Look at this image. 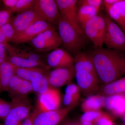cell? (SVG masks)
I'll return each mask as SVG.
<instances>
[{
	"label": "cell",
	"instance_id": "obj_1",
	"mask_svg": "<svg viewBox=\"0 0 125 125\" xmlns=\"http://www.w3.org/2000/svg\"><path fill=\"white\" fill-rule=\"evenodd\" d=\"M124 52L102 47L90 52L100 82L107 84L125 76Z\"/></svg>",
	"mask_w": 125,
	"mask_h": 125
},
{
	"label": "cell",
	"instance_id": "obj_2",
	"mask_svg": "<svg viewBox=\"0 0 125 125\" xmlns=\"http://www.w3.org/2000/svg\"><path fill=\"white\" fill-rule=\"evenodd\" d=\"M57 25L64 49L71 55H75L81 52L87 44L85 36L80 33L61 16Z\"/></svg>",
	"mask_w": 125,
	"mask_h": 125
},
{
	"label": "cell",
	"instance_id": "obj_3",
	"mask_svg": "<svg viewBox=\"0 0 125 125\" xmlns=\"http://www.w3.org/2000/svg\"><path fill=\"white\" fill-rule=\"evenodd\" d=\"M82 29L85 37L92 42L94 48L102 47L106 31L104 16L98 14L87 21Z\"/></svg>",
	"mask_w": 125,
	"mask_h": 125
},
{
	"label": "cell",
	"instance_id": "obj_4",
	"mask_svg": "<svg viewBox=\"0 0 125 125\" xmlns=\"http://www.w3.org/2000/svg\"><path fill=\"white\" fill-rule=\"evenodd\" d=\"M106 31L104 44L108 48L125 52V33L107 14L104 16Z\"/></svg>",
	"mask_w": 125,
	"mask_h": 125
},
{
	"label": "cell",
	"instance_id": "obj_5",
	"mask_svg": "<svg viewBox=\"0 0 125 125\" xmlns=\"http://www.w3.org/2000/svg\"><path fill=\"white\" fill-rule=\"evenodd\" d=\"M29 43L36 51L43 52L53 51L62 44L59 33L54 27L46 30Z\"/></svg>",
	"mask_w": 125,
	"mask_h": 125
},
{
	"label": "cell",
	"instance_id": "obj_6",
	"mask_svg": "<svg viewBox=\"0 0 125 125\" xmlns=\"http://www.w3.org/2000/svg\"><path fill=\"white\" fill-rule=\"evenodd\" d=\"M78 104L48 111L40 112L36 109L33 125H58Z\"/></svg>",
	"mask_w": 125,
	"mask_h": 125
},
{
	"label": "cell",
	"instance_id": "obj_7",
	"mask_svg": "<svg viewBox=\"0 0 125 125\" xmlns=\"http://www.w3.org/2000/svg\"><path fill=\"white\" fill-rule=\"evenodd\" d=\"M11 110L4 121L3 125H21L31 114V105L27 99L12 100Z\"/></svg>",
	"mask_w": 125,
	"mask_h": 125
},
{
	"label": "cell",
	"instance_id": "obj_8",
	"mask_svg": "<svg viewBox=\"0 0 125 125\" xmlns=\"http://www.w3.org/2000/svg\"><path fill=\"white\" fill-rule=\"evenodd\" d=\"M77 85L84 96L94 95L99 90L100 81L96 73L87 71L75 72Z\"/></svg>",
	"mask_w": 125,
	"mask_h": 125
},
{
	"label": "cell",
	"instance_id": "obj_9",
	"mask_svg": "<svg viewBox=\"0 0 125 125\" xmlns=\"http://www.w3.org/2000/svg\"><path fill=\"white\" fill-rule=\"evenodd\" d=\"M61 101L59 90L51 87L44 93L38 96L36 109L40 112L56 110L60 108Z\"/></svg>",
	"mask_w": 125,
	"mask_h": 125
},
{
	"label": "cell",
	"instance_id": "obj_10",
	"mask_svg": "<svg viewBox=\"0 0 125 125\" xmlns=\"http://www.w3.org/2000/svg\"><path fill=\"white\" fill-rule=\"evenodd\" d=\"M40 20H44L34 6L28 10L17 14L11 18L10 23L16 34L24 30L34 23Z\"/></svg>",
	"mask_w": 125,
	"mask_h": 125
},
{
	"label": "cell",
	"instance_id": "obj_11",
	"mask_svg": "<svg viewBox=\"0 0 125 125\" xmlns=\"http://www.w3.org/2000/svg\"><path fill=\"white\" fill-rule=\"evenodd\" d=\"M58 5L60 14L62 17L78 30L85 36L83 29L79 23L77 16L76 0H56Z\"/></svg>",
	"mask_w": 125,
	"mask_h": 125
},
{
	"label": "cell",
	"instance_id": "obj_12",
	"mask_svg": "<svg viewBox=\"0 0 125 125\" xmlns=\"http://www.w3.org/2000/svg\"><path fill=\"white\" fill-rule=\"evenodd\" d=\"M53 27L52 24L45 21H38L24 30L16 33L11 42L16 44L29 42L39 34Z\"/></svg>",
	"mask_w": 125,
	"mask_h": 125
},
{
	"label": "cell",
	"instance_id": "obj_13",
	"mask_svg": "<svg viewBox=\"0 0 125 125\" xmlns=\"http://www.w3.org/2000/svg\"><path fill=\"white\" fill-rule=\"evenodd\" d=\"M34 7L44 20L57 24L60 14L56 0H36Z\"/></svg>",
	"mask_w": 125,
	"mask_h": 125
},
{
	"label": "cell",
	"instance_id": "obj_14",
	"mask_svg": "<svg viewBox=\"0 0 125 125\" xmlns=\"http://www.w3.org/2000/svg\"><path fill=\"white\" fill-rule=\"evenodd\" d=\"M47 75L51 87L57 88L68 85L75 77L74 65L67 68L54 69Z\"/></svg>",
	"mask_w": 125,
	"mask_h": 125
},
{
	"label": "cell",
	"instance_id": "obj_15",
	"mask_svg": "<svg viewBox=\"0 0 125 125\" xmlns=\"http://www.w3.org/2000/svg\"><path fill=\"white\" fill-rule=\"evenodd\" d=\"M47 65L50 68H67L74 65V57L64 49L57 48L52 51L47 57Z\"/></svg>",
	"mask_w": 125,
	"mask_h": 125
},
{
	"label": "cell",
	"instance_id": "obj_16",
	"mask_svg": "<svg viewBox=\"0 0 125 125\" xmlns=\"http://www.w3.org/2000/svg\"><path fill=\"white\" fill-rule=\"evenodd\" d=\"M104 106L115 116L122 117L125 114V94H117L106 96Z\"/></svg>",
	"mask_w": 125,
	"mask_h": 125
},
{
	"label": "cell",
	"instance_id": "obj_17",
	"mask_svg": "<svg viewBox=\"0 0 125 125\" xmlns=\"http://www.w3.org/2000/svg\"><path fill=\"white\" fill-rule=\"evenodd\" d=\"M104 6L108 16L125 33V0H119L114 4Z\"/></svg>",
	"mask_w": 125,
	"mask_h": 125
},
{
	"label": "cell",
	"instance_id": "obj_18",
	"mask_svg": "<svg viewBox=\"0 0 125 125\" xmlns=\"http://www.w3.org/2000/svg\"><path fill=\"white\" fill-rule=\"evenodd\" d=\"M13 66L16 75L31 83L40 80L47 74V70L42 67L21 68Z\"/></svg>",
	"mask_w": 125,
	"mask_h": 125
},
{
	"label": "cell",
	"instance_id": "obj_19",
	"mask_svg": "<svg viewBox=\"0 0 125 125\" xmlns=\"http://www.w3.org/2000/svg\"><path fill=\"white\" fill-rule=\"evenodd\" d=\"M75 72L87 71L96 73L92 57L89 54L80 52L74 57Z\"/></svg>",
	"mask_w": 125,
	"mask_h": 125
},
{
	"label": "cell",
	"instance_id": "obj_20",
	"mask_svg": "<svg viewBox=\"0 0 125 125\" xmlns=\"http://www.w3.org/2000/svg\"><path fill=\"white\" fill-rule=\"evenodd\" d=\"M98 94L108 96L117 94L125 93V76L100 87Z\"/></svg>",
	"mask_w": 125,
	"mask_h": 125
},
{
	"label": "cell",
	"instance_id": "obj_21",
	"mask_svg": "<svg viewBox=\"0 0 125 125\" xmlns=\"http://www.w3.org/2000/svg\"><path fill=\"white\" fill-rule=\"evenodd\" d=\"M15 75L13 66L9 62L0 64V93L6 92L9 83Z\"/></svg>",
	"mask_w": 125,
	"mask_h": 125
},
{
	"label": "cell",
	"instance_id": "obj_22",
	"mask_svg": "<svg viewBox=\"0 0 125 125\" xmlns=\"http://www.w3.org/2000/svg\"><path fill=\"white\" fill-rule=\"evenodd\" d=\"M9 56H14L20 58L29 59L44 62L40 55L29 49H21L14 47L9 43L5 44Z\"/></svg>",
	"mask_w": 125,
	"mask_h": 125
},
{
	"label": "cell",
	"instance_id": "obj_23",
	"mask_svg": "<svg viewBox=\"0 0 125 125\" xmlns=\"http://www.w3.org/2000/svg\"><path fill=\"white\" fill-rule=\"evenodd\" d=\"M7 61L14 66L21 68L39 67H42L47 71L50 68L44 62L20 58L16 56H8Z\"/></svg>",
	"mask_w": 125,
	"mask_h": 125
},
{
	"label": "cell",
	"instance_id": "obj_24",
	"mask_svg": "<svg viewBox=\"0 0 125 125\" xmlns=\"http://www.w3.org/2000/svg\"><path fill=\"white\" fill-rule=\"evenodd\" d=\"M105 98L99 94L89 96L81 104V109L84 113L99 111L104 106Z\"/></svg>",
	"mask_w": 125,
	"mask_h": 125
},
{
	"label": "cell",
	"instance_id": "obj_25",
	"mask_svg": "<svg viewBox=\"0 0 125 125\" xmlns=\"http://www.w3.org/2000/svg\"><path fill=\"white\" fill-rule=\"evenodd\" d=\"M99 10V9L88 6H80L77 12V16L78 22L82 29L87 21L98 14Z\"/></svg>",
	"mask_w": 125,
	"mask_h": 125
},
{
	"label": "cell",
	"instance_id": "obj_26",
	"mask_svg": "<svg viewBox=\"0 0 125 125\" xmlns=\"http://www.w3.org/2000/svg\"><path fill=\"white\" fill-rule=\"evenodd\" d=\"M32 92L31 83L23 79L11 98L12 100H24L28 98V96Z\"/></svg>",
	"mask_w": 125,
	"mask_h": 125
},
{
	"label": "cell",
	"instance_id": "obj_27",
	"mask_svg": "<svg viewBox=\"0 0 125 125\" xmlns=\"http://www.w3.org/2000/svg\"><path fill=\"white\" fill-rule=\"evenodd\" d=\"M15 34L10 21L7 23L0 28V43L5 44L11 42Z\"/></svg>",
	"mask_w": 125,
	"mask_h": 125
},
{
	"label": "cell",
	"instance_id": "obj_28",
	"mask_svg": "<svg viewBox=\"0 0 125 125\" xmlns=\"http://www.w3.org/2000/svg\"><path fill=\"white\" fill-rule=\"evenodd\" d=\"M31 83L33 92L36 94L37 96L44 93L51 87L47 75L40 80Z\"/></svg>",
	"mask_w": 125,
	"mask_h": 125
},
{
	"label": "cell",
	"instance_id": "obj_29",
	"mask_svg": "<svg viewBox=\"0 0 125 125\" xmlns=\"http://www.w3.org/2000/svg\"><path fill=\"white\" fill-rule=\"evenodd\" d=\"M35 1L36 0H18L15 6L10 10L12 13H19L33 7Z\"/></svg>",
	"mask_w": 125,
	"mask_h": 125
},
{
	"label": "cell",
	"instance_id": "obj_30",
	"mask_svg": "<svg viewBox=\"0 0 125 125\" xmlns=\"http://www.w3.org/2000/svg\"><path fill=\"white\" fill-rule=\"evenodd\" d=\"M103 113V112L99 111L84 113L81 117V123L87 122L93 124V123H95L99 118L102 115Z\"/></svg>",
	"mask_w": 125,
	"mask_h": 125
},
{
	"label": "cell",
	"instance_id": "obj_31",
	"mask_svg": "<svg viewBox=\"0 0 125 125\" xmlns=\"http://www.w3.org/2000/svg\"><path fill=\"white\" fill-rule=\"evenodd\" d=\"M12 106V102H9L0 98V119L4 121Z\"/></svg>",
	"mask_w": 125,
	"mask_h": 125
},
{
	"label": "cell",
	"instance_id": "obj_32",
	"mask_svg": "<svg viewBox=\"0 0 125 125\" xmlns=\"http://www.w3.org/2000/svg\"><path fill=\"white\" fill-rule=\"evenodd\" d=\"M81 92L77 84L70 83L68 84L65 90V94L79 100Z\"/></svg>",
	"mask_w": 125,
	"mask_h": 125
},
{
	"label": "cell",
	"instance_id": "obj_33",
	"mask_svg": "<svg viewBox=\"0 0 125 125\" xmlns=\"http://www.w3.org/2000/svg\"><path fill=\"white\" fill-rule=\"evenodd\" d=\"M12 13L11 10L8 9L0 10V28L10 22Z\"/></svg>",
	"mask_w": 125,
	"mask_h": 125
},
{
	"label": "cell",
	"instance_id": "obj_34",
	"mask_svg": "<svg viewBox=\"0 0 125 125\" xmlns=\"http://www.w3.org/2000/svg\"><path fill=\"white\" fill-rule=\"evenodd\" d=\"M103 4L102 0H81L78 1L77 4L81 6L85 5L100 9Z\"/></svg>",
	"mask_w": 125,
	"mask_h": 125
},
{
	"label": "cell",
	"instance_id": "obj_35",
	"mask_svg": "<svg viewBox=\"0 0 125 125\" xmlns=\"http://www.w3.org/2000/svg\"><path fill=\"white\" fill-rule=\"evenodd\" d=\"M95 124L96 125H114L111 117L107 114L103 112Z\"/></svg>",
	"mask_w": 125,
	"mask_h": 125
},
{
	"label": "cell",
	"instance_id": "obj_36",
	"mask_svg": "<svg viewBox=\"0 0 125 125\" xmlns=\"http://www.w3.org/2000/svg\"><path fill=\"white\" fill-rule=\"evenodd\" d=\"M7 52L5 44L0 43V64L7 61Z\"/></svg>",
	"mask_w": 125,
	"mask_h": 125
},
{
	"label": "cell",
	"instance_id": "obj_37",
	"mask_svg": "<svg viewBox=\"0 0 125 125\" xmlns=\"http://www.w3.org/2000/svg\"><path fill=\"white\" fill-rule=\"evenodd\" d=\"M2 1L7 9L11 10L15 6L18 0H3Z\"/></svg>",
	"mask_w": 125,
	"mask_h": 125
},
{
	"label": "cell",
	"instance_id": "obj_38",
	"mask_svg": "<svg viewBox=\"0 0 125 125\" xmlns=\"http://www.w3.org/2000/svg\"><path fill=\"white\" fill-rule=\"evenodd\" d=\"M34 113V111L27 118L23 121L21 125H33V118Z\"/></svg>",
	"mask_w": 125,
	"mask_h": 125
},
{
	"label": "cell",
	"instance_id": "obj_39",
	"mask_svg": "<svg viewBox=\"0 0 125 125\" xmlns=\"http://www.w3.org/2000/svg\"><path fill=\"white\" fill-rule=\"evenodd\" d=\"M119 0H103V3L104 5H111L116 3Z\"/></svg>",
	"mask_w": 125,
	"mask_h": 125
},
{
	"label": "cell",
	"instance_id": "obj_40",
	"mask_svg": "<svg viewBox=\"0 0 125 125\" xmlns=\"http://www.w3.org/2000/svg\"><path fill=\"white\" fill-rule=\"evenodd\" d=\"M81 125H93V123H90V122H84L81 123Z\"/></svg>",
	"mask_w": 125,
	"mask_h": 125
},
{
	"label": "cell",
	"instance_id": "obj_41",
	"mask_svg": "<svg viewBox=\"0 0 125 125\" xmlns=\"http://www.w3.org/2000/svg\"><path fill=\"white\" fill-rule=\"evenodd\" d=\"M122 118H123V121H124L125 125V114L123 117H122Z\"/></svg>",
	"mask_w": 125,
	"mask_h": 125
},
{
	"label": "cell",
	"instance_id": "obj_42",
	"mask_svg": "<svg viewBox=\"0 0 125 125\" xmlns=\"http://www.w3.org/2000/svg\"><path fill=\"white\" fill-rule=\"evenodd\" d=\"M77 125V124H67V125Z\"/></svg>",
	"mask_w": 125,
	"mask_h": 125
},
{
	"label": "cell",
	"instance_id": "obj_43",
	"mask_svg": "<svg viewBox=\"0 0 125 125\" xmlns=\"http://www.w3.org/2000/svg\"><path fill=\"white\" fill-rule=\"evenodd\" d=\"M0 125H3V124H0Z\"/></svg>",
	"mask_w": 125,
	"mask_h": 125
},
{
	"label": "cell",
	"instance_id": "obj_44",
	"mask_svg": "<svg viewBox=\"0 0 125 125\" xmlns=\"http://www.w3.org/2000/svg\"><path fill=\"white\" fill-rule=\"evenodd\" d=\"M1 1L0 0V2Z\"/></svg>",
	"mask_w": 125,
	"mask_h": 125
}]
</instances>
